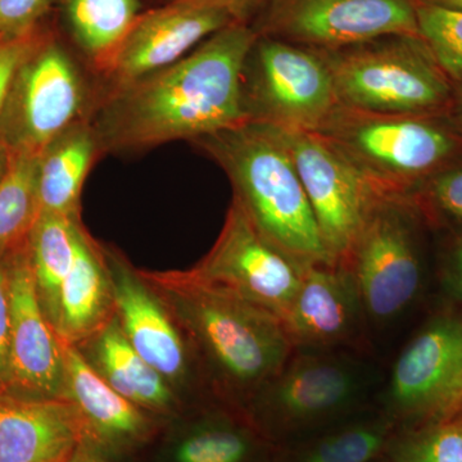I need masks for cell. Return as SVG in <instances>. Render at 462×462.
<instances>
[{
	"label": "cell",
	"mask_w": 462,
	"mask_h": 462,
	"mask_svg": "<svg viewBox=\"0 0 462 462\" xmlns=\"http://www.w3.org/2000/svg\"><path fill=\"white\" fill-rule=\"evenodd\" d=\"M256 38L231 23L173 65L98 97L90 123L102 154L193 143L247 120L242 69Z\"/></svg>",
	"instance_id": "1"
},
{
	"label": "cell",
	"mask_w": 462,
	"mask_h": 462,
	"mask_svg": "<svg viewBox=\"0 0 462 462\" xmlns=\"http://www.w3.org/2000/svg\"><path fill=\"white\" fill-rule=\"evenodd\" d=\"M184 338L231 388L254 396L294 352L281 319L187 272H143Z\"/></svg>",
	"instance_id": "2"
},
{
	"label": "cell",
	"mask_w": 462,
	"mask_h": 462,
	"mask_svg": "<svg viewBox=\"0 0 462 462\" xmlns=\"http://www.w3.org/2000/svg\"><path fill=\"white\" fill-rule=\"evenodd\" d=\"M233 187L260 236L300 269L331 263L281 127L245 120L193 142Z\"/></svg>",
	"instance_id": "3"
},
{
	"label": "cell",
	"mask_w": 462,
	"mask_h": 462,
	"mask_svg": "<svg viewBox=\"0 0 462 462\" xmlns=\"http://www.w3.org/2000/svg\"><path fill=\"white\" fill-rule=\"evenodd\" d=\"M383 197L406 199L462 157V134L447 116L382 115L339 106L319 130Z\"/></svg>",
	"instance_id": "4"
},
{
	"label": "cell",
	"mask_w": 462,
	"mask_h": 462,
	"mask_svg": "<svg viewBox=\"0 0 462 462\" xmlns=\"http://www.w3.org/2000/svg\"><path fill=\"white\" fill-rule=\"evenodd\" d=\"M339 106L382 115L446 116L454 83L421 36L385 35L319 51Z\"/></svg>",
	"instance_id": "5"
},
{
	"label": "cell",
	"mask_w": 462,
	"mask_h": 462,
	"mask_svg": "<svg viewBox=\"0 0 462 462\" xmlns=\"http://www.w3.org/2000/svg\"><path fill=\"white\" fill-rule=\"evenodd\" d=\"M96 91L83 62L51 32L18 69L0 116L9 156H41L60 134L90 118Z\"/></svg>",
	"instance_id": "6"
},
{
	"label": "cell",
	"mask_w": 462,
	"mask_h": 462,
	"mask_svg": "<svg viewBox=\"0 0 462 462\" xmlns=\"http://www.w3.org/2000/svg\"><path fill=\"white\" fill-rule=\"evenodd\" d=\"M247 120L319 132L339 107L320 51L257 35L242 69Z\"/></svg>",
	"instance_id": "7"
},
{
	"label": "cell",
	"mask_w": 462,
	"mask_h": 462,
	"mask_svg": "<svg viewBox=\"0 0 462 462\" xmlns=\"http://www.w3.org/2000/svg\"><path fill=\"white\" fill-rule=\"evenodd\" d=\"M419 220L406 199L383 197L373 207L342 264L354 276L365 312L374 321L397 318L420 289Z\"/></svg>",
	"instance_id": "8"
},
{
	"label": "cell",
	"mask_w": 462,
	"mask_h": 462,
	"mask_svg": "<svg viewBox=\"0 0 462 462\" xmlns=\"http://www.w3.org/2000/svg\"><path fill=\"white\" fill-rule=\"evenodd\" d=\"M366 383L360 365L348 358L294 349L254 397L266 430L288 439L349 411L363 396Z\"/></svg>",
	"instance_id": "9"
},
{
	"label": "cell",
	"mask_w": 462,
	"mask_h": 462,
	"mask_svg": "<svg viewBox=\"0 0 462 462\" xmlns=\"http://www.w3.org/2000/svg\"><path fill=\"white\" fill-rule=\"evenodd\" d=\"M251 27L260 36L325 51L385 35L420 36L416 0H269Z\"/></svg>",
	"instance_id": "10"
},
{
	"label": "cell",
	"mask_w": 462,
	"mask_h": 462,
	"mask_svg": "<svg viewBox=\"0 0 462 462\" xmlns=\"http://www.w3.org/2000/svg\"><path fill=\"white\" fill-rule=\"evenodd\" d=\"M387 415L403 428L455 418L462 409V314L437 316L398 356Z\"/></svg>",
	"instance_id": "11"
},
{
	"label": "cell",
	"mask_w": 462,
	"mask_h": 462,
	"mask_svg": "<svg viewBox=\"0 0 462 462\" xmlns=\"http://www.w3.org/2000/svg\"><path fill=\"white\" fill-rule=\"evenodd\" d=\"M282 132L331 263L343 264L373 207L383 196L321 133Z\"/></svg>",
	"instance_id": "12"
},
{
	"label": "cell",
	"mask_w": 462,
	"mask_h": 462,
	"mask_svg": "<svg viewBox=\"0 0 462 462\" xmlns=\"http://www.w3.org/2000/svg\"><path fill=\"white\" fill-rule=\"evenodd\" d=\"M191 270L281 320L305 272L260 236L234 199L214 247Z\"/></svg>",
	"instance_id": "13"
},
{
	"label": "cell",
	"mask_w": 462,
	"mask_h": 462,
	"mask_svg": "<svg viewBox=\"0 0 462 462\" xmlns=\"http://www.w3.org/2000/svg\"><path fill=\"white\" fill-rule=\"evenodd\" d=\"M231 23H236L226 12L185 3L166 2L162 7L143 11L107 71L98 76L96 100L173 65Z\"/></svg>",
	"instance_id": "14"
},
{
	"label": "cell",
	"mask_w": 462,
	"mask_h": 462,
	"mask_svg": "<svg viewBox=\"0 0 462 462\" xmlns=\"http://www.w3.org/2000/svg\"><path fill=\"white\" fill-rule=\"evenodd\" d=\"M8 380L25 396L60 398L65 393L62 339L42 310L27 243L11 254Z\"/></svg>",
	"instance_id": "15"
},
{
	"label": "cell",
	"mask_w": 462,
	"mask_h": 462,
	"mask_svg": "<svg viewBox=\"0 0 462 462\" xmlns=\"http://www.w3.org/2000/svg\"><path fill=\"white\" fill-rule=\"evenodd\" d=\"M103 252L124 336L170 384H179L188 374V342L138 270L116 249L103 245Z\"/></svg>",
	"instance_id": "16"
},
{
	"label": "cell",
	"mask_w": 462,
	"mask_h": 462,
	"mask_svg": "<svg viewBox=\"0 0 462 462\" xmlns=\"http://www.w3.org/2000/svg\"><path fill=\"white\" fill-rule=\"evenodd\" d=\"M364 316L363 300L349 270L342 264H319L303 272L282 322L294 349L328 351L354 339Z\"/></svg>",
	"instance_id": "17"
},
{
	"label": "cell",
	"mask_w": 462,
	"mask_h": 462,
	"mask_svg": "<svg viewBox=\"0 0 462 462\" xmlns=\"http://www.w3.org/2000/svg\"><path fill=\"white\" fill-rule=\"evenodd\" d=\"M83 442L87 430L67 398L0 393V462L56 460Z\"/></svg>",
	"instance_id": "18"
},
{
	"label": "cell",
	"mask_w": 462,
	"mask_h": 462,
	"mask_svg": "<svg viewBox=\"0 0 462 462\" xmlns=\"http://www.w3.org/2000/svg\"><path fill=\"white\" fill-rule=\"evenodd\" d=\"M65 393L78 410L87 430L88 442L102 448H126L151 434L152 422L111 385L88 361L79 346L62 339Z\"/></svg>",
	"instance_id": "19"
},
{
	"label": "cell",
	"mask_w": 462,
	"mask_h": 462,
	"mask_svg": "<svg viewBox=\"0 0 462 462\" xmlns=\"http://www.w3.org/2000/svg\"><path fill=\"white\" fill-rule=\"evenodd\" d=\"M116 318L114 288L103 245L80 225L76 256L62 282L56 331L69 345L81 346Z\"/></svg>",
	"instance_id": "20"
},
{
	"label": "cell",
	"mask_w": 462,
	"mask_h": 462,
	"mask_svg": "<svg viewBox=\"0 0 462 462\" xmlns=\"http://www.w3.org/2000/svg\"><path fill=\"white\" fill-rule=\"evenodd\" d=\"M102 156L90 118L54 139L38 158L39 214L80 217L85 180Z\"/></svg>",
	"instance_id": "21"
},
{
	"label": "cell",
	"mask_w": 462,
	"mask_h": 462,
	"mask_svg": "<svg viewBox=\"0 0 462 462\" xmlns=\"http://www.w3.org/2000/svg\"><path fill=\"white\" fill-rule=\"evenodd\" d=\"M79 346L88 348L87 352L79 349L106 382L130 402L148 411L171 409L172 385L127 342L117 319Z\"/></svg>",
	"instance_id": "22"
},
{
	"label": "cell",
	"mask_w": 462,
	"mask_h": 462,
	"mask_svg": "<svg viewBox=\"0 0 462 462\" xmlns=\"http://www.w3.org/2000/svg\"><path fill=\"white\" fill-rule=\"evenodd\" d=\"M63 26L85 65L105 74L142 14V0H57Z\"/></svg>",
	"instance_id": "23"
},
{
	"label": "cell",
	"mask_w": 462,
	"mask_h": 462,
	"mask_svg": "<svg viewBox=\"0 0 462 462\" xmlns=\"http://www.w3.org/2000/svg\"><path fill=\"white\" fill-rule=\"evenodd\" d=\"M81 224V217L39 214L27 238L39 300L54 330L60 287L75 261Z\"/></svg>",
	"instance_id": "24"
},
{
	"label": "cell",
	"mask_w": 462,
	"mask_h": 462,
	"mask_svg": "<svg viewBox=\"0 0 462 462\" xmlns=\"http://www.w3.org/2000/svg\"><path fill=\"white\" fill-rule=\"evenodd\" d=\"M394 431L387 413L361 419L322 434L285 462H374L385 454Z\"/></svg>",
	"instance_id": "25"
},
{
	"label": "cell",
	"mask_w": 462,
	"mask_h": 462,
	"mask_svg": "<svg viewBox=\"0 0 462 462\" xmlns=\"http://www.w3.org/2000/svg\"><path fill=\"white\" fill-rule=\"evenodd\" d=\"M9 157L7 172L0 181V258L29 238L39 216V157Z\"/></svg>",
	"instance_id": "26"
},
{
	"label": "cell",
	"mask_w": 462,
	"mask_h": 462,
	"mask_svg": "<svg viewBox=\"0 0 462 462\" xmlns=\"http://www.w3.org/2000/svg\"><path fill=\"white\" fill-rule=\"evenodd\" d=\"M384 455L389 462H462V421L455 416L394 431Z\"/></svg>",
	"instance_id": "27"
},
{
	"label": "cell",
	"mask_w": 462,
	"mask_h": 462,
	"mask_svg": "<svg viewBox=\"0 0 462 462\" xmlns=\"http://www.w3.org/2000/svg\"><path fill=\"white\" fill-rule=\"evenodd\" d=\"M404 199L420 220L462 234V157L433 173Z\"/></svg>",
	"instance_id": "28"
},
{
	"label": "cell",
	"mask_w": 462,
	"mask_h": 462,
	"mask_svg": "<svg viewBox=\"0 0 462 462\" xmlns=\"http://www.w3.org/2000/svg\"><path fill=\"white\" fill-rule=\"evenodd\" d=\"M422 41L452 81H462V11L416 0Z\"/></svg>",
	"instance_id": "29"
},
{
	"label": "cell",
	"mask_w": 462,
	"mask_h": 462,
	"mask_svg": "<svg viewBox=\"0 0 462 462\" xmlns=\"http://www.w3.org/2000/svg\"><path fill=\"white\" fill-rule=\"evenodd\" d=\"M254 439L247 431L211 422L191 431L176 448V462H249L254 454Z\"/></svg>",
	"instance_id": "30"
},
{
	"label": "cell",
	"mask_w": 462,
	"mask_h": 462,
	"mask_svg": "<svg viewBox=\"0 0 462 462\" xmlns=\"http://www.w3.org/2000/svg\"><path fill=\"white\" fill-rule=\"evenodd\" d=\"M51 32V29L42 25L26 35L0 39V116L7 103L18 69Z\"/></svg>",
	"instance_id": "31"
},
{
	"label": "cell",
	"mask_w": 462,
	"mask_h": 462,
	"mask_svg": "<svg viewBox=\"0 0 462 462\" xmlns=\"http://www.w3.org/2000/svg\"><path fill=\"white\" fill-rule=\"evenodd\" d=\"M57 0H0V39L26 35L42 26Z\"/></svg>",
	"instance_id": "32"
},
{
	"label": "cell",
	"mask_w": 462,
	"mask_h": 462,
	"mask_svg": "<svg viewBox=\"0 0 462 462\" xmlns=\"http://www.w3.org/2000/svg\"><path fill=\"white\" fill-rule=\"evenodd\" d=\"M11 348V256L0 258V382L8 380Z\"/></svg>",
	"instance_id": "33"
},
{
	"label": "cell",
	"mask_w": 462,
	"mask_h": 462,
	"mask_svg": "<svg viewBox=\"0 0 462 462\" xmlns=\"http://www.w3.org/2000/svg\"><path fill=\"white\" fill-rule=\"evenodd\" d=\"M167 2L220 9L226 12L234 23L251 26L269 0H167Z\"/></svg>",
	"instance_id": "34"
},
{
	"label": "cell",
	"mask_w": 462,
	"mask_h": 462,
	"mask_svg": "<svg viewBox=\"0 0 462 462\" xmlns=\"http://www.w3.org/2000/svg\"><path fill=\"white\" fill-rule=\"evenodd\" d=\"M443 281L451 297L462 302V234L455 236L447 252Z\"/></svg>",
	"instance_id": "35"
},
{
	"label": "cell",
	"mask_w": 462,
	"mask_h": 462,
	"mask_svg": "<svg viewBox=\"0 0 462 462\" xmlns=\"http://www.w3.org/2000/svg\"><path fill=\"white\" fill-rule=\"evenodd\" d=\"M452 83H454V94H452L451 106H449L446 116L456 129L462 134V81H452Z\"/></svg>",
	"instance_id": "36"
},
{
	"label": "cell",
	"mask_w": 462,
	"mask_h": 462,
	"mask_svg": "<svg viewBox=\"0 0 462 462\" xmlns=\"http://www.w3.org/2000/svg\"><path fill=\"white\" fill-rule=\"evenodd\" d=\"M67 462H107L103 458L102 451L89 442L80 443L69 456Z\"/></svg>",
	"instance_id": "37"
},
{
	"label": "cell",
	"mask_w": 462,
	"mask_h": 462,
	"mask_svg": "<svg viewBox=\"0 0 462 462\" xmlns=\"http://www.w3.org/2000/svg\"><path fill=\"white\" fill-rule=\"evenodd\" d=\"M421 2L440 5V7L457 9V11H462V0H421Z\"/></svg>",
	"instance_id": "38"
},
{
	"label": "cell",
	"mask_w": 462,
	"mask_h": 462,
	"mask_svg": "<svg viewBox=\"0 0 462 462\" xmlns=\"http://www.w3.org/2000/svg\"><path fill=\"white\" fill-rule=\"evenodd\" d=\"M8 166L5 165V162H3L2 157H0V181H2V179L5 178V172H7Z\"/></svg>",
	"instance_id": "39"
},
{
	"label": "cell",
	"mask_w": 462,
	"mask_h": 462,
	"mask_svg": "<svg viewBox=\"0 0 462 462\" xmlns=\"http://www.w3.org/2000/svg\"><path fill=\"white\" fill-rule=\"evenodd\" d=\"M74 451H75V449H74ZM71 455L66 456V457L56 458V460L42 461V462H67V460H69V456H71Z\"/></svg>",
	"instance_id": "40"
},
{
	"label": "cell",
	"mask_w": 462,
	"mask_h": 462,
	"mask_svg": "<svg viewBox=\"0 0 462 462\" xmlns=\"http://www.w3.org/2000/svg\"><path fill=\"white\" fill-rule=\"evenodd\" d=\"M456 418L460 419V420L462 421V409L460 410V412H458L457 415H456Z\"/></svg>",
	"instance_id": "41"
}]
</instances>
